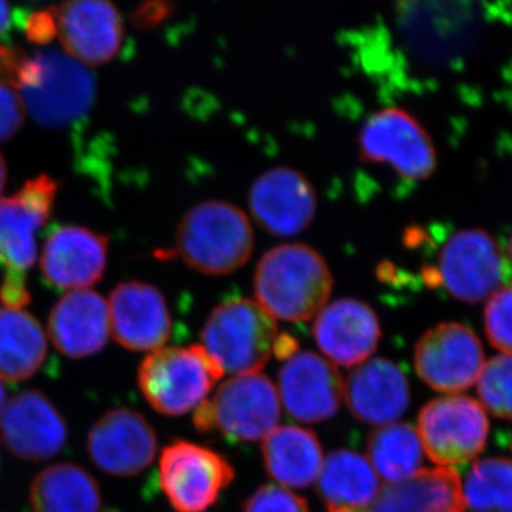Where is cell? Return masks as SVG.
<instances>
[{
  "instance_id": "obj_23",
  "label": "cell",
  "mask_w": 512,
  "mask_h": 512,
  "mask_svg": "<svg viewBox=\"0 0 512 512\" xmlns=\"http://www.w3.org/2000/svg\"><path fill=\"white\" fill-rule=\"evenodd\" d=\"M262 458L269 477L292 488H306L318 480L322 470V444L312 430L281 426L262 443Z\"/></svg>"
},
{
  "instance_id": "obj_26",
  "label": "cell",
  "mask_w": 512,
  "mask_h": 512,
  "mask_svg": "<svg viewBox=\"0 0 512 512\" xmlns=\"http://www.w3.org/2000/svg\"><path fill=\"white\" fill-rule=\"evenodd\" d=\"M32 512H101L99 484L76 464H56L33 478L29 491Z\"/></svg>"
},
{
  "instance_id": "obj_6",
  "label": "cell",
  "mask_w": 512,
  "mask_h": 512,
  "mask_svg": "<svg viewBox=\"0 0 512 512\" xmlns=\"http://www.w3.org/2000/svg\"><path fill=\"white\" fill-rule=\"evenodd\" d=\"M26 113L45 126H66L92 106L94 80L84 64L64 52L30 56L18 84Z\"/></svg>"
},
{
  "instance_id": "obj_16",
  "label": "cell",
  "mask_w": 512,
  "mask_h": 512,
  "mask_svg": "<svg viewBox=\"0 0 512 512\" xmlns=\"http://www.w3.org/2000/svg\"><path fill=\"white\" fill-rule=\"evenodd\" d=\"M252 217L276 237H293L315 218L318 200L311 181L299 171L278 167L255 181L249 194Z\"/></svg>"
},
{
  "instance_id": "obj_38",
  "label": "cell",
  "mask_w": 512,
  "mask_h": 512,
  "mask_svg": "<svg viewBox=\"0 0 512 512\" xmlns=\"http://www.w3.org/2000/svg\"><path fill=\"white\" fill-rule=\"evenodd\" d=\"M508 255H510V259L512 262V235H511V239H510V244H508Z\"/></svg>"
},
{
  "instance_id": "obj_4",
  "label": "cell",
  "mask_w": 512,
  "mask_h": 512,
  "mask_svg": "<svg viewBox=\"0 0 512 512\" xmlns=\"http://www.w3.org/2000/svg\"><path fill=\"white\" fill-rule=\"evenodd\" d=\"M221 367L202 345L154 350L138 367L141 393L156 412L183 416L207 400L218 380Z\"/></svg>"
},
{
  "instance_id": "obj_3",
  "label": "cell",
  "mask_w": 512,
  "mask_h": 512,
  "mask_svg": "<svg viewBox=\"0 0 512 512\" xmlns=\"http://www.w3.org/2000/svg\"><path fill=\"white\" fill-rule=\"evenodd\" d=\"M201 339L222 372L255 375L274 355L278 323L258 302L231 299L211 312Z\"/></svg>"
},
{
  "instance_id": "obj_29",
  "label": "cell",
  "mask_w": 512,
  "mask_h": 512,
  "mask_svg": "<svg viewBox=\"0 0 512 512\" xmlns=\"http://www.w3.org/2000/svg\"><path fill=\"white\" fill-rule=\"evenodd\" d=\"M461 487L470 512H512V460L493 457L476 461Z\"/></svg>"
},
{
  "instance_id": "obj_8",
  "label": "cell",
  "mask_w": 512,
  "mask_h": 512,
  "mask_svg": "<svg viewBox=\"0 0 512 512\" xmlns=\"http://www.w3.org/2000/svg\"><path fill=\"white\" fill-rule=\"evenodd\" d=\"M234 478V467L227 458L200 444L175 440L161 453L158 480L177 512L207 511Z\"/></svg>"
},
{
  "instance_id": "obj_31",
  "label": "cell",
  "mask_w": 512,
  "mask_h": 512,
  "mask_svg": "<svg viewBox=\"0 0 512 512\" xmlns=\"http://www.w3.org/2000/svg\"><path fill=\"white\" fill-rule=\"evenodd\" d=\"M485 335L495 349L512 355V282L488 299L484 311Z\"/></svg>"
},
{
  "instance_id": "obj_34",
  "label": "cell",
  "mask_w": 512,
  "mask_h": 512,
  "mask_svg": "<svg viewBox=\"0 0 512 512\" xmlns=\"http://www.w3.org/2000/svg\"><path fill=\"white\" fill-rule=\"evenodd\" d=\"M296 350H298V340L291 335H281L276 339L274 353L278 359L288 360L295 355Z\"/></svg>"
},
{
  "instance_id": "obj_13",
  "label": "cell",
  "mask_w": 512,
  "mask_h": 512,
  "mask_svg": "<svg viewBox=\"0 0 512 512\" xmlns=\"http://www.w3.org/2000/svg\"><path fill=\"white\" fill-rule=\"evenodd\" d=\"M63 52L84 66L110 62L123 45V20L109 2L79 0L63 3L52 12Z\"/></svg>"
},
{
  "instance_id": "obj_21",
  "label": "cell",
  "mask_w": 512,
  "mask_h": 512,
  "mask_svg": "<svg viewBox=\"0 0 512 512\" xmlns=\"http://www.w3.org/2000/svg\"><path fill=\"white\" fill-rule=\"evenodd\" d=\"M109 242L82 227L56 229L47 238L40 266L50 285L66 291L89 289L106 271Z\"/></svg>"
},
{
  "instance_id": "obj_24",
  "label": "cell",
  "mask_w": 512,
  "mask_h": 512,
  "mask_svg": "<svg viewBox=\"0 0 512 512\" xmlns=\"http://www.w3.org/2000/svg\"><path fill=\"white\" fill-rule=\"evenodd\" d=\"M316 491L328 511L366 508L379 498L382 484L366 457L340 448L323 461Z\"/></svg>"
},
{
  "instance_id": "obj_39",
  "label": "cell",
  "mask_w": 512,
  "mask_h": 512,
  "mask_svg": "<svg viewBox=\"0 0 512 512\" xmlns=\"http://www.w3.org/2000/svg\"><path fill=\"white\" fill-rule=\"evenodd\" d=\"M106 512H114V511H106Z\"/></svg>"
},
{
  "instance_id": "obj_5",
  "label": "cell",
  "mask_w": 512,
  "mask_h": 512,
  "mask_svg": "<svg viewBox=\"0 0 512 512\" xmlns=\"http://www.w3.org/2000/svg\"><path fill=\"white\" fill-rule=\"evenodd\" d=\"M281 419L278 389L264 375L235 376L221 384L211 400L195 410L200 433L221 434L241 443L264 440Z\"/></svg>"
},
{
  "instance_id": "obj_28",
  "label": "cell",
  "mask_w": 512,
  "mask_h": 512,
  "mask_svg": "<svg viewBox=\"0 0 512 512\" xmlns=\"http://www.w3.org/2000/svg\"><path fill=\"white\" fill-rule=\"evenodd\" d=\"M367 456L377 476L389 485L407 483L423 471L424 448L412 424H387L372 431Z\"/></svg>"
},
{
  "instance_id": "obj_15",
  "label": "cell",
  "mask_w": 512,
  "mask_h": 512,
  "mask_svg": "<svg viewBox=\"0 0 512 512\" xmlns=\"http://www.w3.org/2000/svg\"><path fill=\"white\" fill-rule=\"evenodd\" d=\"M279 399L286 413L302 423H322L338 413L343 380L338 369L313 352L295 353L279 370Z\"/></svg>"
},
{
  "instance_id": "obj_25",
  "label": "cell",
  "mask_w": 512,
  "mask_h": 512,
  "mask_svg": "<svg viewBox=\"0 0 512 512\" xmlns=\"http://www.w3.org/2000/svg\"><path fill=\"white\" fill-rule=\"evenodd\" d=\"M375 512H464L463 487L456 470H423L412 480L382 488Z\"/></svg>"
},
{
  "instance_id": "obj_19",
  "label": "cell",
  "mask_w": 512,
  "mask_h": 512,
  "mask_svg": "<svg viewBox=\"0 0 512 512\" xmlns=\"http://www.w3.org/2000/svg\"><path fill=\"white\" fill-rule=\"evenodd\" d=\"M312 333L323 355L343 367L365 363L382 339L379 318L372 306L352 298L326 305L316 316Z\"/></svg>"
},
{
  "instance_id": "obj_2",
  "label": "cell",
  "mask_w": 512,
  "mask_h": 512,
  "mask_svg": "<svg viewBox=\"0 0 512 512\" xmlns=\"http://www.w3.org/2000/svg\"><path fill=\"white\" fill-rule=\"evenodd\" d=\"M252 251L254 231L248 217L229 202H202L178 225L177 252L201 274H232L247 264Z\"/></svg>"
},
{
  "instance_id": "obj_10",
  "label": "cell",
  "mask_w": 512,
  "mask_h": 512,
  "mask_svg": "<svg viewBox=\"0 0 512 512\" xmlns=\"http://www.w3.org/2000/svg\"><path fill=\"white\" fill-rule=\"evenodd\" d=\"M357 146L362 161L389 164L407 180H426L436 170V148L429 134L412 114L396 107L370 116Z\"/></svg>"
},
{
  "instance_id": "obj_20",
  "label": "cell",
  "mask_w": 512,
  "mask_h": 512,
  "mask_svg": "<svg viewBox=\"0 0 512 512\" xmlns=\"http://www.w3.org/2000/svg\"><path fill=\"white\" fill-rule=\"evenodd\" d=\"M343 399L356 420L387 426L399 420L409 407V380L392 360L376 357L350 373L343 383Z\"/></svg>"
},
{
  "instance_id": "obj_36",
  "label": "cell",
  "mask_w": 512,
  "mask_h": 512,
  "mask_svg": "<svg viewBox=\"0 0 512 512\" xmlns=\"http://www.w3.org/2000/svg\"><path fill=\"white\" fill-rule=\"evenodd\" d=\"M6 175H8V170H6L5 160H3L2 154H0V195L5 190Z\"/></svg>"
},
{
  "instance_id": "obj_9",
  "label": "cell",
  "mask_w": 512,
  "mask_h": 512,
  "mask_svg": "<svg viewBox=\"0 0 512 512\" xmlns=\"http://www.w3.org/2000/svg\"><path fill=\"white\" fill-rule=\"evenodd\" d=\"M504 279L503 252L483 229H463L448 238L433 272V284L468 303L490 299L503 288Z\"/></svg>"
},
{
  "instance_id": "obj_12",
  "label": "cell",
  "mask_w": 512,
  "mask_h": 512,
  "mask_svg": "<svg viewBox=\"0 0 512 512\" xmlns=\"http://www.w3.org/2000/svg\"><path fill=\"white\" fill-rule=\"evenodd\" d=\"M57 185L40 175L10 198H0V264L8 274L25 276L35 264L36 234L46 224Z\"/></svg>"
},
{
  "instance_id": "obj_7",
  "label": "cell",
  "mask_w": 512,
  "mask_h": 512,
  "mask_svg": "<svg viewBox=\"0 0 512 512\" xmlns=\"http://www.w3.org/2000/svg\"><path fill=\"white\" fill-rule=\"evenodd\" d=\"M417 433L430 460L454 470L483 453L490 423L480 403L454 394L431 400L420 410Z\"/></svg>"
},
{
  "instance_id": "obj_27",
  "label": "cell",
  "mask_w": 512,
  "mask_h": 512,
  "mask_svg": "<svg viewBox=\"0 0 512 512\" xmlns=\"http://www.w3.org/2000/svg\"><path fill=\"white\" fill-rule=\"evenodd\" d=\"M47 355L42 326L22 309H0V380L23 382L39 372Z\"/></svg>"
},
{
  "instance_id": "obj_35",
  "label": "cell",
  "mask_w": 512,
  "mask_h": 512,
  "mask_svg": "<svg viewBox=\"0 0 512 512\" xmlns=\"http://www.w3.org/2000/svg\"><path fill=\"white\" fill-rule=\"evenodd\" d=\"M10 23V8L8 3L0 2V36L8 29Z\"/></svg>"
},
{
  "instance_id": "obj_11",
  "label": "cell",
  "mask_w": 512,
  "mask_h": 512,
  "mask_svg": "<svg viewBox=\"0 0 512 512\" xmlns=\"http://www.w3.org/2000/svg\"><path fill=\"white\" fill-rule=\"evenodd\" d=\"M484 365L481 340L461 323L434 326L421 336L414 349L417 375L437 392L457 393L470 389Z\"/></svg>"
},
{
  "instance_id": "obj_1",
  "label": "cell",
  "mask_w": 512,
  "mask_h": 512,
  "mask_svg": "<svg viewBox=\"0 0 512 512\" xmlns=\"http://www.w3.org/2000/svg\"><path fill=\"white\" fill-rule=\"evenodd\" d=\"M256 302L274 319L308 322L325 308L333 289L328 262L305 244L269 249L256 266Z\"/></svg>"
},
{
  "instance_id": "obj_22",
  "label": "cell",
  "mask_w": 512,
  "mask_h": 512,
  "mask_svg": "<svg viewBox=\"0 0 512 512\" xmlns=\"http://www.w3.org/2000/svg\"><path fill=\"white\" fill-rule=\"evenodd\" d=\"M47 329L62 355L72 359L96 355L109 342V302L90 289L67 292L50 312Z\"/></svg>"
},
{
  "instance_id": "obj_18",
  "label": "cell",
  "mask_w": 512,
  "mask_h": 512,
  "mask_svg": "<svg viewBox=\"0 0 512 512\" xmlns=\"http://www.w3.org/2000/svg\"><path fill=\"white\" fill-rule=\"evenodd\" d=\"M111 335L133 352L158 350L168 342L173 329L163 293L144 282H124L111 292Z\"/></svg>"
},
{
  "instance_id": "obj_32",
  "label": "cell",
  "mask_w": 512,
  "mask_h": 512,
  "mask_svg": "<svg viewBox=\"0 0 512 512\" xmlns=\"http://www.w3.org/2000/svg\"><path fill=\"white\" fill-rule=\"evenodd\" d=\"M244 512H309V505L301 495L278 485L258 488L242 505Z\"/></svg>"
},
{
  "instance_id": "obj_33",
  "label": "cell",
  "mask_w": 512,
  "mask_h": 512,
  "mask_svg": "<svg viewBox=\"0 0 512 512\" xmlns=\"http://www.w3.org/2000/svg\"><path fill=\"white\" fill-rule=\"evenodd\" d=\"M25 114L18 90L0 77V143L18 133Z\"/></svg>"
},
{
  "instance_id": "obj_14",
  "label": "cell",
  "mask_w": 512,
  "mask_h": 512,
  "mask_svg": "<svg viewBox=\"0 0 512 512\" xmlns=\"http://www.w3.org/2000/svg\"><path fill=\"white\" fill-rule=\"evenodd\" d=\"M87 450L93 463L107 474L136 476L156 457V431L141 413L110 410L90 429Z\"/></svg>"
},
{
  "instance_id": "obj_17",
  "label": "cell",
  "mask_w": 512,
  "mask_h": 512,
  "mask_svg": "<svg viewBox=\"0 0 512 512\" xmlns=\"http://www.w3.org/2000/svg\"><path fill=\"white\" fill-rule=\"evenodd\" d=\"M0 434L16 457L43 461L55 457L67 441L62 413L45 394L25 390L6 403L0 414Z\"/></svg>"
},
{
  "instance_id": "obj_30",
  "label": "cell",
  "mask_w": 512,
  "mask_h": 512,
  "mask_svg": "<svg viewBox=\"0 0 512 512\" xmlns=\"http://www.w3.org/2000/svg\"><path fill=\"white\" fill-rule=\"evenodd\" d=\"M477 394L483 409L498 419L512 420V355L503 353L485 363Z\"/></svg>"
},
{
  "instance_id": "obj_37",
  "label": "cell",
  "mask_w": 512,
  "mask_h": 512,
  "mask_svg": "<svg viewBox=\"0 0 512 512\" xmlns=\"http://www.w3.org/2000/svg\"><path fill=\"white\" fill-rule=\"evenodd\" d=\"M6 403H8L6 402V389L2 384V380H0V414H2L3 409H5Z\"/></svg>"
},
{
  "instance_id": "obj_40",
  "label": "cell",
  "mask_w": 512,
  "mask_h": 512,
  "mask_svg": "<svg viewBox=\"0 0 512 512\" xmlns=\"http://www.w3.org/2000/svg\"><path fill=\"white\" fill-rule=\"evenodd\" d=\"M512 448V447H511Z\"/></svg>"
}]
</instances>
